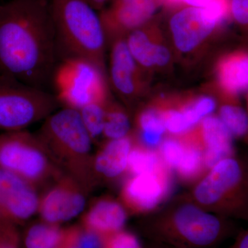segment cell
Returning a JSON list of instances; mask_svg holds the SVG:
<instances>
[{
	"label": "cell",
	"instance_id": "obj_1",
	"mask_svg": "<svg viewBox=\"0 0 248 248\" xmlns=\"http://www.w3.org/2000/svg\"><path fill=\"white\" fill-rule=\"evenodd\" d=\"M58 62L49 0L0 4V76L47 90Z\"/></svg>",
	"mask_w": 248,
	"mask_h": 248
},
{
	"label": "cell",
	"instance_id": "obj_2",
	"mask_svg": "<svg viewBox=\"0 0 248 248\" xmlns=\"http://www.w3.org/2000/svg\"><path fill=\"white\" fill-rule=\"evenodd\" d=\"M59 61L79 58L105 72L107 39L99 15L86 0H49Z\"/></svg>",
	"mask_w": 248,
	"mask_h": 248
},
{
	"label": "cell",
	"instance_id": "obj_3",
	"mask_svg": "<svg viewBox=\"0 0 248 248\" xmlns=\"http://www.w3.org/2000/svg\"><path fill=\"white\" fill-rule=\"evenodd\" d=\"M37 134L63 173L86 189L93 140L79 111L67 107L58 108L44 121Z\"/></svg>",
	"mask_w": 248,
	"mask_h": 248
},
{
	"label": "cell",
	"instance_id": "obj_4",
	"mask_svg": "<svg viewBox=\"0 0 248 248\" xmlns=\"http://www.w3.org/2000/svg\"><path fill=\"white\" fill-rule=\"evenodd\" d=\"M0 168L36 189L50 186L65 174L37 134L27 130L0 134Z\"/></svg>",
	"mask_w": 248,
	"mask_h": 248
},
{
	"label": "cell",
	"instance_id": "obj_5",
	"mask_svg": "<svg viewBox=\"0 0 248 248\" xmlns=\"http://www.w3.org/2000/svg\"><path fill=\"white\" fill-rule=\"evenodd\" d=\"M61 107L55 94L0 76V130H26Z\"/></svg>",
	"mask_w": 248,
	"mask_h": 248
},
{
	"label": "cell",
	"instance_id": "obj_6",
	"mask_svg": "<svg viewBox=\"0 0 248 248\" xmlns=\"http://www.w3.org/2000/svg\"><path fill=\"white\" fill-rule=\"evenodd\" d=\"M52 83L62 107L78 110L89 103L109 99L105 72L85 59L72 57L60 60Z\"/></svg>",
	"mask_w": 248,
	"mask_h": 248
},
{
	"label": "cell",
	"instance_id": "obj_7",
	"mask_svg": "<svg viewBox=\"0 0 248 248\" xmlns=\"http://www.w3.org/2000/svg\"><path fill=\"white\" fill-rule=\"evenodd\" d=\"M224 20L209 5L179 8L170 19V29L175 46L182 53L192 51Z\"/></svg>",
	"mask_w": 248,
	"mask_h": 248
},
{
	"label": "cell",
	"instance_id": "obj_8",
	"mask_svg": "<svg viewBox=\"0 0 248 248\" xmlns=\"http://www.w3.org/2000/svg\"><path fill=\"white\" fill-rule=\"evenodd\" d=\"M163 6L162 0H112L99 14L107 41L125 39L153 20Z\"/></svg>",
	"mask_w": 248,
	"mask_h": 248
},
{
	"label": "cell",
	"instance_id": "obj_9",
	"mask_svg": "<svg viewBox=\"0 0 248 248\" xmlns=\"http://www.w3.org/2000/svg\"><path fill=\"white\" fill-rule=\"evenodd\" d=\"M86 203L84 187L63 174L41 197L38 212L44 221L55 225L78 216Z\"/></svg>",
	"mask_w": 248,
	"mask_h": 248
},
{
	"label": "cell",
	"instance_id": "obj_10",
	"mask_svg": "<svg viewBox=\"0 0 248 248\" xmlns=\"http://www.w3.org/2000/svg\"><path fill=\"white\" fill-rule=\"evenodd\" d=\"M40 197L33 186L0 168V217L15 224L38 212Z\"/></svg>",
	"mask_w": 248,
	"mask_h": 248
},
{
	"label": "cell",
	"instance_id": "obj_11",
	"mask_svg": "<svg viewBox=\"0 0 248 248\" xmlns=\"http://www.w3.org/2000/svg\"><path fill=\"white\" fill-rule=\"evenodd\" d=\"M174 225L183 239L199 247L213 244L221 232V223L217 217L192 205H184L178 210Z\"/></svg>",
	"mask_w": 248,
	"mask_h": 248
},
{
	"label": "cell",
	"instance_id": "obj_12",
	"mask_svg": "<svg viewBox=\"0 0 248 248\" xmlns=\"http://www.w3.org/2000/svg\"><path fill=\"white\" fill-rule=\"evenodd\" d=\"M110 79L116 93L123 98H130L140 91L138 63L132 56L125 39L111 42Z\"/></svg>",
	"mask_w": 248,
	"mask_h": 248
},
{
	"label": "cell",
	"instance_id": "obj_13",
	"mask_svg": "<svg viewBox=\"0 0 248 248\" xmlns=\"http://www.w3.org/2000/svg\"><path fill=\"white\" fill-rule=\"evenodd\" d=\"M153 20L132 31L125 38L135 62L146 68L166 66L170 61L169 49L155 38L157 28Z\"/></svg>",
	"mask_w": 248,
	"mask_h": 248
},
{
	"label": "cell",
	"instance_id": "obj_14",
	"mask_svg": "<svg viewBox=\"0 0 248 248\" xmlns=\"http://www.w3.org/2000/svg\"><path fill=\"white\" fill-rule=\"evenodd\" d=\"M241 177L239 165L232 159H224L213 166L211 172L196 188V199L200 203L213 204L236 184Z\"/></svg>",
	"mask_w": 248,
	"mask_h": 248
},
{
	"label": "cell",
	"instance_id": "obj_15",
	"mask_svg": "<svg viewBox=\"0 0 248 248\" xmlns=\"http://www.w3.org/2000/svg\"><path fill=\"white\" fill-rule=\"evenodd\" d=\"M202 135L206 146L204 160L208 168H213L221 160L226 159L232 151V133L221 119L215 117L204 119Z\"/></svg>",
	"mask_w": 248,
	"mask_h": 248
},
{
	"label": "cell",
	"instance_id": "obj_16",
	"mask_svg": "<svg viewBox=\"0 0 248 248\" xmlns=\"http://www.w3.org/2000/svg\"><path fill=\"white\" fill-rule=\"evenodd\" d=\"M218 83L223 92L235 96L248 89V58L244 52L227 55L217 66Z\"/></svg>",
	"mask_w": 248,
	"mask_h": 248
},
{
	"label": "cell",
	"instance_id": "obj_17",
	"mask_svg": "<svg viewBox=\"0 0 248 248\" xmlns=\"http://www.w3.org/2000/svg\"><path fill=\"white\" fill-rule=\"evenodd\" d=\"M90 231L98 233H115L120 231L125 221L126 213L123 207L112 200H103L94 204L84 218Z\"/></svg>",
	"mask_w": 248,
	"mask_h": 248
},
{
	"label": "cell",
	"instance_id": "obj_18",
	"mask_svg": "<svg viewBox=\"0 0 248 248\" xmlns=\"http://www.w3.org/2000/svg\"><path fill=\"white\" fill-rule=\"evenodd\" d=\"M165 187L156 173L137 175L125 186L124 196L139 208L152 209L164 195Z\"/></svg>",
	"mask_w": 248,
	"mask_h": 248
},
{
	"label": "cell",
	"instance_id": "obj_19",
	"mask_svg": "<svg viewBox=\"0 0 248 248\" xmlns=\"http://www.w3.org/2000/svg\"><path fill=\"white\" fill-rule=\"evenodd\" d=\"M130 146L127 137L110 140L96 156L93 169L105 177H118L128 166Z\"/></svg>",
	"mask_w": 248,
	"mask_h": 248
},
{
	"label": "cell",
	"instance_id": "obj_20",
	"mask_svg": "<svg viewBox=\"0 0 248 248\" xmlns=\"http://www.w3.org/2000/svg\"><path fill=\"white\" fill-rule=\"evenodd\" d=\"M63 232L51 223H36L27 231V248H58L63 240Z\"/></svg>",
	"mask_w": 248,
	"mask_h": 248
},
{
	"label": "cell",
	"instance_id": "obj_21",
	"mask_svg": "<svg viewBox=\"0 0 248 248\" xmlns=\"http://www.w3.org/2000/svg\"><path fill=\"white\" fill-rule=\"evenodd\" d=\"M109 102L110 99L93 102L78 110L85 128L93 140L103 134Z\"/></svg>",
	"mask_w": 248,
	"mask_h": 248
},
{
	"label": "cell",
	"instance_id": "obj_22",
	"mask_svg": "<svg viewBox=\"0 0 248 248\" xmlns=\"http://www.w3.org/2000/svg\"><path fill=\"white\" fill-rule=\"evenodd\" d=\"M130 128V121L126 114L117 104L109 102L103 130L104 136L110 140L124 138Z\"/></svg>",
	"mask_w": 248,
	"mask_h": 248
},
{
	"label": "cell",
	"instance_id": "obj_23",
	"mask_svg": "<svg viewBox=\"0 0 248 248\" xmlns=\"http://www.w3.org/2000/svg\"><path fill=\"white\" fill-rule=\"evenodd\" d=\"M220 115L223 123L233 135L243 136L247 133L248 116L244 109L235 106H223L220 110Z\"/></svg>",
	"mask_w": 248,
	"mask_h": 248
},
{
	"label": "cell",
	"instance_id": "obj_24",
	"mask_svg": "<svg viewBox=\"0 0 248 248\" xmlns=\"http://www.w3.org/2000/svg\"><path fill=\"white\" fill-rule=\"evenodd\" d=\"M158 166L159 160L154 153L140 150L130 152L128 166L136 175L156 173Z\"/></svg>",
	"mask_w": 248,
	"mask_h": 248
},
{
	"label": "cell",
	"instance_id": "obj_25",
	"mask_svg": "<svg viewBox=\"0 0 248 248\" xmlns=\"http://www.w3.org/2000/svg\"><path fill=\"white\" fill-rule=\"evenodd\" d=\"M202 159V152L197 147L190 146L184 148V154L177 169L184 177H194L200 170Z\"/></svg>",
	"mask_w": 248,
	"mask_h": 248
},
{
	"label": "cell",
	"instance_id": "obj_26",
	"mask_svg": "<svg viewBox=\"0 0 248 248\" xmlns=\"http://www.w3.org/2000/svg\"><path fill=\"white\" fill-rule=\"evenodd\" d=\"M216 107L213 98L202 97L186 107L183 110L186 120L191 126L200 122L201 119L213 112Z\"/></svg>",
	"mask_w": 248,
	"mask_h": 248
},
{
	"label": "cell",
	"instance_id": "obj_27",
	"mask_svg": "<svg viewBox=\"0 0 248 248\" xmlns=\"http://www.w3.org/2000/svg\"><path fill=\"white\" fill-rule=\"evenodd\" d=\"M140 124L142 133L162 137L166 130L163 113L156 109H148L142 112Z\"/></svg>",
	"mask_w": 248,
	"mask_h": 248
},
{
	"label": "cell",
	"instance_id": "obj_28",
	"mask_svg": "<svg viewBox=\"0 0 248 248\" xmlns=\"http://www.w3.org/2000/svg\"><path fill=\"white\" fill-rule=\"evenodd\" d=\"M165 127L174 134L184 133L191 128L182 111L170 110L163 114Z\"/></svg>",
	"mask_w": 248,
	"mask_h": 248
},
{
	"label": "cell",
	"instance_id": "obj_29",
	"mask_svg": "<svg viewBox=\"0 0 248 248\" xmlns=\"http://www.w3.org/2000/svg\"><path fill=\"white\" fill-rule=\"evenodd\" d=\"M16 224L0 217V248H17Z\"/></svg>",
	"mask_w": 248,
	"mask_h": 248
},
{
	"label": "cell",
	"instance_id": "obj_30",
	"mask_svg": "<svg viewBox=\"0 0 248 248\" xmlns=\"http://www.w3.org/2000/svg\"><path fill=\"white\" fill-rule=\"evenodd\" d=\"M184 147L174 140H167L161 146L163 157L169 166L177 168L184 154Z\"/></svg>",
	"mask_w": 248,
	"mask_h": 248
},
{
	"label": "cell",
	"instance_id": "obj_31",
	"mask_svg": "<svg viewBox=\"0 0 248 248\" xmlns=\"http://www.w3.org/2000/svg\"><path fill=\"white\" fill-rule=\"evenodd\" d=\"M107 248H141L138 238L131 233L117 232L108 243Z\"/></svg>",
	"mask_w": 248,
	"mask_h": 248
},
{
	"label": "cell",
	"instance_id": "obj_32",
	"mask_svg": "<svg viewBox=\"0 0 248 248\" xmlns=\"http://www.w3.org/2000/svg\"><path fill=\"white\" fill-rule=\"evenodd\" d=\"M230 12L238 24L246 26L248 22V0H230Z\"/></svg>",
	"mask_w": 248,
	"mask_h": 248
},
{
	"label": "cell",
	"instance_id": "obj_33",
	"mask_svg": "<svg viewBox=\"0 0 248 248\" xmlns=\"http://www.w3.org/2000/svg\"><path fill=\"white\" fill-rule=\"evenodd\" d=\"M78 246L79 248H105L99 234L90 230L78 236Z\"/></svg>",
	"mask_w": 248,
	"mask_h": 248
},
{
	"label": "cell",
	"instance_id": "obj_34",
	"mask_svg": "<svg viewBox=\"0 0 248 248\" xmlns=\"http://www.w3.org/2000/svg\"><path fill=\"white\" fill-rule=\"evenodd\" d=\"M86 1L94 11L101 12L111 4L112 0H86Z\"/></svg>",
	"mask_w": 248,
	"mask_h": 248
},
{
	"label": "cell",
	"instance_id": "obj_35",
	"mask_svg": "<svg viewBox=\"0 0 248 248\" xmlns=\"http://www.w3.org/2000/svg\"><path fill=\"white\" fill-rule=\"evenodd\" d=\"M212 0H182L184 6H196L203 7L211 1Z\"/></svg>",
	"mask_w": 248,
	"mask_h": 248
},
{
	"label": "cell",
	"instance_id": "obj_36",
	"mask_svg": "<svg viewBox=\"0 0 248 248\" xmlns=\"http://www.w3.org/2000/svg\"><path fill=\"white\" fill-rule=\"evenodd\" d=\"M66 248H79V247H78V246H76V245H71V246H69Z\"/></svg>",
	"mask_w": 248,
	"mask_h": 248
}]
</instances>
